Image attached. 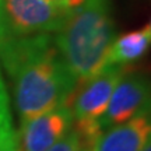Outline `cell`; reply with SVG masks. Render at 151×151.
Listing matches in <instances>:
<instances>
[{"label": "cell", "instance_id": "14", "mask_svg": "<svg viewBox=\"0 0 151 151\" xmlns=\"http://www.w3.org/2000/svg\"><path fill=\"white\" fill-rule=\"evenodd\" d=\"M81 151H91V150H81Z\"/></svg>", "mask_w": 151, "mask_h": 151}, {"label": "cell", "instance_id": "12", "mask_svg": "<svg viewBox=\"0 0 151 151\" xmlns=\"http://www.w3.org/2000/svg\"><path fill=\"white\" fill-rule=\"evenodd\" d=\"M143 151H151V140H150V141H148V143H147V144H146V147L143 148Z\"/></svg>", "mask_w": 151, "mask_h": 151}, {"label": "cell", "instance_id": "13", "mask_svg": "<svg viewBox=\"0 0 151 151\" xmlns=\"http://www.w3.org/2000/svg\"><path fill=\"white\" fill-rule=\"evenodd\" d=\"M147 27L150 28V31H151V22H150V24H148V25H147Z\"/></svg>", "mask_w": 151, "mask_h": 151}, {"label": "cell", "instance_id": "11", "mask_svg": "<svg viewBox=\"0 0 151 151\" xmlns=\"http://www.w3.org/2000/svg\"><path fill=\"white\" fill-rule=\"evenodd\" d=\"M7 27H9V21H7V16H6L4 10V1L0 0V45L6 41Z\"/></svg>", "mask_w": 151, "mask_h": 151}, {"label": "cell", "instance_id": "7", "mask_svg": "<svg viewBox=\"0 0 151 151\" xmlns=\"http://www.w3.org/2000/svg\"><path fill=\"white\" fill-rule=\"evenodd\" d=\"M151 140V105L126 123L109 127L91 151H143Z\"/></svg>", "mask_w": 151, "mask_h": 151}, {"label": "cell", "instance_id": "4", "mask_svg": "<svg viewBox=\"0 0 151 151\" xmlns=\"http://www.w3.org/2000/svg\"><path fill=\"white\" fill-rule=\"evenodd\" d=\"M151 105V80L140 73H124L116 84L108 109L99 124L105 132L109 127L126 123Z\"/></svg>", "mask_w": 151, "mask_h": 151}, {"label": "cell", "instance_id": "1", "mask_svg": "<svg viewBox=\"0 0 151 151\" xmlns=\"http://www.w3.org/2000/svg\"><path fill=\"white\" fill-rule=\"evenodd\" d=\"M0 56L14 84L22 122L69 105L77 81L49 34L6 39L0 45Z\"/></svg>", "mask_w": 151, "mask_h": 151}, {"label": "cell", "instance_id": "5", "mask_svg": "<svg viewBox=\"0 0 151 151\" xmlns=\"http://www.w3.org/2000/svg\"><path fill=\"white\" fill-rule=\"evenodd\" d=\"M124 73V66L111 65L91 80L77 87L67 105L73 119L99 122L108 109L115 87Z\"/></svg>", "mask_w": 151, "mask_h": 151}, {"label": "cell", "instance_id": "10", "mask_svg": "<svg viewBox=\"0 0 151 151\" xmlns=\"http://www.w3.org/2000/svg\"><path fill=\"white\" fill-rule=\"evenodd\" d=\"M81 150H84V148H83L80 137H78L77 132L71 126L69 132L46 151H81Z\"/></svg>", "mask_w": 151, "mask_h": 151}, {"label": "cell", "instance_id": "2", "mask_svg": "<svg viewBox=\"0 0 151 151\" xmlns=\"http://www.w3.org/2000/svg\"><path fill=\"white\" fill-rule=\"evenodd\" d=\"M58 32L56 48L77 87L109 66V52L116 35L108 0H86L71 10Z\"/></svg>", "mask_w": 151, "mask_h": 151}, {"label": "cell", "instance_id": "8", "mask_svg": "<svg viewBox=\"0 0 151 151\" xmlns=\"http://www.w3.org/2000/svg\"><path fill=\"white\" fill-rule=\"evenodd\" d=\"M151 46V31L148 27L115 38L109 52V66H124L144 56Z\"/></svg>", "mask_w": 151, "mask_h": 151}, {"label": "cell", "instance_id": "3", "mask_svg": "<svg viewBox=\"0 0 151 151\" xmlns=\"http://www.w3.org/2000/svg\"><path fill=\"white\" fill-rule=\"evenodd\" d=\"M7 21L20 35L60 31L71 10L46 0H3Z\"/></svg>", "mask_w": 151, "mask_h": 151}, {"label": "cell", "instance_id": "6", "mask_svg": "<svg viewBox=\"0 0 151 151\" xmlns=\"http://www.w3.org/2000/svg\"><path fill=\"white\" fill-rule=\"evenodd\" d=\"M71 123L73 115L66 105L24 120L18 134L17 151H46L69 132Z\"/></svg>", "mask_w": 151, "mask_h": 151}, {"label": "cell", "instance_id": "9", "mask_svg": "<svg viewBox=\"0 0 151 151\" xmlns=\"http://www.w3.org/2000/svg\"><path fill=\"white\" fill-rule=\"evenodd\" d=\"M18 150V133L14 130L9 97L0 74V151Z\"/></svg>", "mask_w": 151, "mask_h": 151}]
</instances>
